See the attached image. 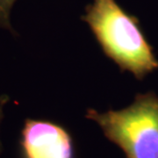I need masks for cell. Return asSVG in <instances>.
Instances as JSON below:
<instances>
[{
    "label": "cell",
    "instance_id": "6da1fadb",
    "mask_svg": "<svg viewBox=\"0 0 158 158\" xmlns=\"http://www.w3.org/2000/svg\"><path fill=\"white\" fill-rule=\"evenodd\" d=\"M81 19L89 26L103 53L121 71L141 81L158 69V59L138 19L116 0H93Z\"/></svg>",
    "mask_w": 158,
    "mask_h": 158
},
{
    "label": "cell",
    "instance_id": "7a4b0ae2",
    "mask_svg": "<svg viewBox=\"0 0 158 158\" xmlns=\"http://www.w3.org/2000/svg\"><path fill=\"white\" fill-rule=\"evenodd\" d=\"M85 117L96 122L126 158H158V96L155 92L137 94L130 106L118 111L99 113L89 108Z\"/></svg>",
    "mask_w": 158,
    "mask_h": 158
},
{
    "label": "cell",
    "instance_id": "3957f363",
    "mask_svg": "<svg viewBox=\"0 0 158 158\" xmlns=\"http://www.w3.org/2000/svg\"><path fill=\"white\" fill-rule=\"evenodd\" d=\"M19 158H75L72 136L50 120L26 118L19 140Z\"/></svg>",
    "mask_w": 158,
    "mask_h": 158
},
{
    "label": "cell",
    "instance_id": "277c9868",
    "mask_svg": "<svg viewBox=\"0 0 158 158\" xmlns=\"http://www.w3.org/2000/svg\"><path fill=\"white\" fill-rule=\"evenodd\" d=\"M16 0H0V27L7 29L14 34L10 21V14Z\"/></svg>",
    "mask_w": 158,
    "mask_h": 158
},
{
    "label": "cell",
    "instance_id": "5b68a950",
    "mask_svg": "<svg viewBox=\"0 0 158 158\" xmlns=\"http://www.w3.org/2000/svg\"><path fill=\"white\" fill-rule=\"evenodd\" d=\"M9 101V97L7 95H2L0 97V126L2 123V120L4 118V109H5V106L7 104V102ZM2 151V143L0 141V154Z\"/></svg>",
    "mask_w": 158,
    "mask_h": 158
}]
</instances>
